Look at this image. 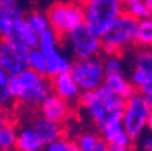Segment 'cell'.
<instances>
[{
  "label": "cell",
  "mask_w": 152,
  "mask_h": 151,
  "mask_svg": "<svg viewBox=\"0 0 152 151\" xmlns=\"http://www.w3.org/2000/svg\"><path fill=\"white\" fill-rule=\"evenodd\" d=\"M121 123L132 140L140 138L144 131L152 125V104L142 94L134 91L125 99Z\"/></svg>",
  "instance_id": "cell-1"
},
{
  "label": "cell",
  "mask_w": 152,
  "mask_h": 151,
  "mask_svg": "<svg viewBox=\"0 0 152 151\" xmlns=\"http://www.w3.org/2000/svg\"><path fill=\"white\" fill-rule=\"evenodd\" d=\"M84 25L95 35L102 37L122 10V0H82Z\"/></svg>",
  "instance_id": "cell-2"
},
{
  "label": "cell",
  "mask_w": 152,
  "mask_h": 151,
  "mask_svg": "<svg viewBox=\"0 0 152 151\" xmlns=\"http://www.w3.org/2000/svg\"><path fill=\"white\" fill-rule=\"evenodd\" d=\"M137 19L121 13L102 34V52L104 55H121L125 48L134 42Z\"/></svg>",
  "instance_id": "cell-3"
},
{
  "label": "cell",
  "mask_w": 152,
  "mask_h": 151,
  "mask_svg": "<svg viewBox=\"0 0 152 151\" xmlns=\"http://www.w3.org/2000/svg\"><path fill=\"white\" fill-rule=\"evenodd\" d=\"M19 79V94L16 102L22 104L28 109H35L42 101L52 93L50 80L48 76L41 75L30 68H26L18 74Z\"/></svg>",
  "instance_id": "cell-4"
},
{
  "label": "cell",
  "mask_w": 152,
  "mask_h": 151,
  "mask_svg": "<svg viewBox=\"0 0 152 151\" xmlns=\"http://www.w3.org/2000/svg\"><path fill=\"white\" fill-rule=\"evenodd\" d=\"M49 27L60 38L80 23H84L83 6L77 1H57L49 7L46 13Z\"/></svg>",
  "instance_id": "cell-5"
},
{
  "label": "cell",
  "mask_w": 152,
  "mask_h": 151,
  "mask_svg": "<svg viewBox=\"0 0 152 151\" xmlns=\"http://www.w3.org/2000/svg\"><path fill=\"white\" fill-rule=\"evenodd\" d=\"M37 48L42 53L46 63L48 78L63 71H69L72 60L66 57L60 49V37L50 29L38 35Z\"/></svg>",
  "instance_id": "cell-6"
},
{
  "label": "cell",
  "mask_w": 152,
  "mask_h": 151,
  "mask_svg": "<svg viewBox=\"0 0 152 151\" xmlns=\"http://www.w3.org/2000/svg\"><path fill=\"white\" fill-rule=\"evenodd\" d=\"M69 72L75 79L76 85L79 86L80 91L95 90L103 85V64H102V59L98 56L76 59L71 64Z\"/></svg>",
  "instance_id": "cell-7"
},
{
  "label": "cell",
  "mask_w": 152,
  "mask_h": 151,
  "mask_svg": "<svg viewBox=\"0 0 152 151\" xmlns=\"http://www.w3.org/2000/svg\"><path fill=\"white\" fill-rule=\"evenodd\" d=\"M76 59L98 56L102 52L101 37L95 35L84 23H80L63 37Z\"/></svg>",
  "instance_id": "cell-8"
},
{
  "label": "cell",
  "mask_w": 152,
  "mask_h": 151,
  "mask_svg": "<svg viewBox=\"0 0 152 151\" xmlns=\"http://www.w3.org/2000/svg\"><path fill=\"white\" fill-rule=\"evenodd\" d=\"M27 52L0 38V69L8 76L20 74L27 68Z\"/></svg>",
  "instance_id": "cell-9"
},
{
  "label": "cell",
  "mask_w": 152,
  "mask_h": 151,
  "mask_svg": "<svg viewBox=\"0 0 152 151\" xmlns=\"http://www.w3.org/2000/svg\"><path fill=\"white\" fill-rule=\"evenodd\" d=\"M38 108H39L41 117H45V119L58 124L65 123L66 120L69 119L71 112H72L71 105L58 95H56L54 93H50L48 95Z\"/></svg>",
  "instance_id": "cell-10"
},
{
  "label": "cell",
  "mask_w": 152,
  "mask_h": 151,
  "mask_svg": "<svg viewBox=\"0 0 152 151\" xmlns=\"http://www.w3.org/2000/svg\"><path fill=\"white\" fill-rule=\"evenodd\" d=\"M50 78H52L50 79L52 93H54L56 95L63 98L69 105L79 102V97L82 91H80L79 86L76 85L75 79L72 78L69 71L58 72L56 75L50 76Z\"/></svg>",
  "instance_id": "cell-11"
},
{
  "label": "cell",
  "mask_w": 152,
  "mask_h": 151,
  "mask_svg": "<svg viewBox=\"0 0 152 151\" xmlns=\"http://www.w3.org/2000/svg\"><path fill=\"white\" fill-rule=\"evenodd\" d=\"M23 18L25 11L19 0H0V38L8 35Z\"/></svg>",
  "instance_id": "cell-12"
},
{
  "label": "cell",
  "mask_w": 152,
  "mask_h": 151,
  "mask_svg": "<svg viewBox=\"0 0 152 151\" xmlns=\"http://www.w3.org/2000/svg\"><path fill=\"white\" fill-rule=\"evenodd\" d=\"M101 139L109 146L115 147H130L132 139L125 132L121 121H106L98 125Z\"/></svg>",
  "instance_id": "cell-13"
},
{
  "label": "cell",
  "mask_w": 152,
  "mask_h": 151,
  "mask_svg": "<svg viewBox=\"0 0 152 151\" xmlns=\"http://www.w3.org/2000/svg\"><path fill=\"white\" fill-rule=\"evenodd\" d=\"M4 40H7L12 45H15L18 48H22L25 50H30L31 48H37V44H38V35L28 27L25 18L16 23L15 27L11 30V33L4 37Z\"/></svg>",
  "instance_id": "cell-14"
},
{
  "label": "cell",
  "mask_w": 152,
  "mask_h": 151,
  "mask_svg": "<svg viewBox=\"0 0 152 151\" xmlns=\"http://www.w3.org/2000/svg\"><path fill=\"white\" fill-rule=\"evenodd\" d=\"M44 148L41 138L35 132L33 125H23L16 132V151H39Z\"/></svg>",
  "instance_id": "cell-15"
},
{
  "label": "cell",
  "mask_w": 152,
  "mask_h": 151,
  "mask_svg": "<svg viewBox=\"0 0 152 151\" xmlns=\"http://www.w3.org/2000/svg\"><path fill=\"white\" fill-rule=\"evenodd\" d=\"M33 127H34L35 132L38 133V136L41 138L44 146L64 136L63 124L54 123V121H50V120L45 119V117H38L34 121Z\"/></svg>",
  "instance_id": "cell-16"
},
{
  "label": "cell",
  "mask_w": 152,
  "mask_h": 151,
  "mask_svg": "<svg viewBox=\"0 0 152 151\" xmlns=\"http://www.w3.org/2000/svg\"><path fill=\"white\" fill-rule=\"evenodd\" d=\"M103 86L111 90L113 93L121 95L124 99H128L133 93L136 91L132 83L128 80L124 74H113V75H104Z\"/></svg>",
  "instance_id": "cell-17"
},
{
  "label": "cell",
  "mask_w": 152,
  "mask_h": 151,
  "mask_svg": "<svg viewBox=\"0 0 152 151\" xmlns=\"http://www.w3.org/2000/svg\"><path fill=\"white\" fill-rule=\"evenodd\" d=\"M134 42L141 48H151L152 45V21L151 18L137 21Z\"/></svg>",
  "instance_id": "cell-18"
},
{
  "label": "cell",
  "mask_w": 152,
  "mask_h": 151,
  "mask_svg": "<svg viewBox=\"0 0 152 151\" xmlns=\"http://www.w3.org/2000/svg\"><path fill=\"white\" fill-rule=\"evenodd\" d=\"M122 10L137 21L151 18L152 15V10L148 8L142 0H122Z\"/></svg>",
  "instance_id": "cell-19"
},
{
  "label": "cell",
  "mask_w": 152,
  "mask_h": 151,
  "mask_svg": "<svg viewBox=\"0 0 152 151\" xmlns=\"http://www.w3.org/2000/svg\"><path fill=\"white\" fill-rule=\"evenodd\" d=\"M8 80L10 76L0 69V109L10 113V112H12V109H15L16 101L14 99L11 93H10Z\"/></svg>",
  "instance_id": "cell-20"
},
{
  "label": "cell",
  "mask_w": 152,
  "mask_h": 151,
  "mask_svg": "<svg viewBox=\"0 0 152 151\" xmlns=\"http://www.w3.org/2000/svg\"><path fill=\"white\" fill-rule=\"evenodd\" d=\"M16 132L18 129L12 121H8L6 125L0 128V151H12L15 150Z\"/></svg>",
  "instance_id": "cell-21"
},
{
  "label": "cell",
  "mask_w": 152,
  "mask_h": 151,
  "mask_svg": "<svg viewBox=\"0 0 152 151\" xmlns=\"http://www.w3.org/2000/svg\"><path fill=\"white\" fill-rule=\"evenodd\" d=\"M26 23L28 25V27L31 29L33 32L37 35H39L41 33H44L45 30H48L49 27V21H48L46 15L38 11H33L30 13L27 16H25Z\"/></svg>",
  "instance_id": "cell-22"
},
{
  "label": "cell",
  "mask_w": 152,
  "mask_h": 151,
  "mask_svg": "<svg viewBox=\"0 0 152 151\" xmlns=\"http://www.w3.org/2000/svg\"><path fill=\"white\" fill-rule=\"evenodd\" d=\"M27 68L33 69L35 72L41 74V75H46V63L45 59L42 56V53L39 52L38 48H31L27 52Z\"/></svg>",
  "instance_id": "cell-23"
},
{
  "label": "cell",
  "mask_w": 152,
  "mask_h": 151,
  "mask_svg": "<svg viewBox=\"0 0 152 151\" xmlns=\"http://www.w3.org/2000/svg\"><path fill=\"white\" fill-rule=\"evenodd\" d=\"M99 136L94 132H84L80 133L77 138L75 139V146L79 151H91L92 148L96 146V143L99 142Z\"/></svg>",
  "instance_id": "cell-24"
},
{
  "label": "cell",
  "mask_w": 152,
  "mask_h": 151,
  "mask_svg": "<svg viewBox=\"0 0 152 151\" xmlns=\"http://www.w3.org/2000/svg\"><path fill=\"white\" fill-rule=\"evenodd\" d=\"M104 75H113V74H122V61L120 55H106L102 59Z\"/></svg>",
  "instance_id": "cell-25"
},
{
  "label": "cell",
  "mask_w": 152,
  "mask_h": 151,
  "mask_svg": "<svg viewBox=\"0 0 152 151\" xmlns=\"http://www.w3.org/2000/svg\"><path fill=\"white\" fill-rule=\"evenodd\" d=\"M42 150L44 151H76L77 148H76L73 140H69V139L63 136V138L57 139L54 142L45 144Z\"/></svg>",
  "instance_id": "cell-26"
},
{
  "label": "cell",
  "mask_w": 152,
  "mask_h": 151,
  "mask_svg": "<svg viewBox=\"0 0 152 151\" xmlns=\"http://www.w3.org/2000/svg\"><path fill=\"white\" fill-rule=\"evenodd\" d=\"M136 68L142 69L145 72H152V53L149 48H141L136 56Z\"/></svg>",
  "instance_id": "cell-27"
},
{
  "label": "cell",
  "mask_w": 152,
  "mask_h": 151,
  "mask_svg": "<svg viewBox=\"0 0 152 151\" xmlns=\"http://www.w3.org/2000/svg\"><path fill=\"white\" fill-rule=\"evenodd\" d=\"M141 146H142V148H144L145 151H152V138H151V133H145V135L142 136Z\"/></svg>",
  "instance_id": "cell-28"
},
{
  "label": "cell",
  "mask_w": 152,
  "mask_h": 151,
  "mask_svg": "<svg viewBox=\"0 0 152 151\" xmlns=\"http://www.w3.org/2000/svg\"><path fill=\"white\" fill-rule=\"evenodd\" d=\"M91 151H110V147H109V144L106 142H103L102 139H99V142L96 143V146H95Z\"/></svg>",
  "instance_id": "cell-29"
},
{
  "label": "cell",
  "mask_w": 152,
  "mask_h": 151,
  "mask_svg": "<svg viewBox=\"0 0 152 151\" xmlns=\"http://www.w3.org/2000/svg\"><path fill=\"white\" fill-rule=\"evenodd\" d=\"M8 121H10L8 112H6V110H3V109H0V128H1L3 125H6Z\"/></svg>",
  "instance_id": "cell-30"
},
{
  "label": "cell",
  "mask_w": 152,
  "mask_h": 151,
  "mask_svg": "<svg viewBox=\"0 0 152 151\" xmlns=\"http://www.w3.org/2000/svg\"><path fill=\"white\" fill-rule=\"evenodd\" d=\"M110 151H132L130 147H115V146H109Z\"/></svg>",
  "instance_id": "cell-31"
},
{
  "label": "cell",
  "mask_w": 152,
  "mask_h": 151,
  "mask_svg": "<svg viewBox=\"0 0 152 151\" xmlns=\"http://www.w3.org/2000/svg\"><path fill=\"white\" fill-rule=\"evenodd\" d=\"M144 3H145V6L148 7V8H151L152 10V0H142Z\"/></svg>",
  "instance_id": "cell-32"
},
{
  "label": "cell",
  "mask_w": 152,
  "mask_h": 151,
  "mask_svg": "<svg viewBox=\"0 0 152 151\" xmlns=\"http://www.w3.org/2000/svg\"><path fill=\"white\" fill-rule=\"evenodd\" d=\"M39 151H44V150H39Z\"/></svg>",
  "instance_id": "cell-33"
},
{
  "label": "cell",
  "mask_w": 152,
  "mask_h": 151,
  "mask_svg": "<svg viewBox=\"0 0 152 151\" xmlns=\"http://www.w3.org/2000/svg\"><path fill=\"white\" fill-rule=\"evenodd\" d=\"M76 151H79V150H76Z\"/></svg>",
  "instance_id": "cell-34"
}]
</instances>
